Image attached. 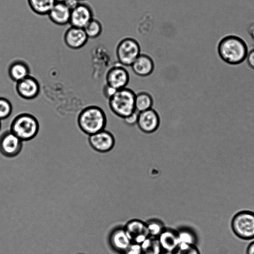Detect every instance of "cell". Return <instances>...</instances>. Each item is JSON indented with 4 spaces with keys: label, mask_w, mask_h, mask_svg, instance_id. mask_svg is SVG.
I'll return each mask as SVG.
<instances>
[{
    "label": "cell",
    "mask_w": 254,
    "mask_h": 254,
    "mask_svg": "<svg viewBox=\"0 0 254 254\" xmlns=\"http://www.w3.org/2000/svg\"><path fill=\"white\" fill-rule=\"evenodd\" d=\"M248 32L251 37L254 41V23L250 25L248 28Z\"/></svg>",
    "instance_id": "34"
},
{
    "label": "cell",
    "mask_w": 254,
    "mask_h": 254,
    "mask_svg": "<svg viewBox=\"0 0 254 254\" xmlns=\"http://www.w3.org/2000/svg\"><path fill=\"white\" fill-rule=\"evenodd\" d=\"M112 248L119 253L124 254L132 243L124 228L113 231L110 238Z\"/></svg>",
    "instance_id": "17"
},
{
    "label": "cell",
    "mask_w": 254,
    "mask_h": 254,
    "mask_svg": "<svg viewBox=\"0 0 254 254\" xmlns=\"http://www.w3.org/2000/svg\"><path fill=\"white\" fill-rule=\"evenodd\" d=\"M179 245L187 244L196 245V238L191 231L188 230H181L177 232Z\"/></svg>",
    "instance_id": "24"
},
{
    "label": "cell",
    "mask_w": 254,
    "mask_h": 254,
    "mask_svg": "<svg viewBox=\"0 0 254 254\" xmlns=\"http://www.w3.org/2000/svg\"><path fill=\"white\" fill-rule=\"evenodd\" d=\"M247 254H254V241L248 245L247 249Z\"/></svg>",
    "instance_id": "33"
},
{
    "label": "cell",
    "mask_w": 254,
    "mask_h": 254,
    "mask_svg": "<svg viewBox=\"0 0 254 254\" xmlns=\"http://www.w3.org/2000/svg\"><path fill=\"white\" fill-rule=\"evenodd\" d=\"M140 245L142 254H161L162 249L156 237L149 236Z\"/></svg>",
    "instance_id": "22"
},
{
    "label": "cell",
    "mask_w": 254,
    "mask_h": 254,
    "mask_svg": "<svg viewBox=\"0 0 254 254\" xmlns=\"http://www.w3.org/2000/svg\"><path fill=\"white\" fill-rule=\"evenodd\" d=\"M23 146V141L9 130L4 131L0 135V153L9 158L18 155Z\"/></svg>",
    "instance_id": "7"
},
{
    "label": "cell",
    "mask_w": 254,
    "mask_h": 254,
    "mask_svg": "<svg viewBox=\"0 0 254 254\" xmlns=\"http://www.w3.org/2000/svg\"><path fill=\"white\" fill-rule=\"evenodd\" d=\"M161 254H173V252H162Z\"/></svg>",
    "instance_id": "35"
},
{
    "label": "cell",
    "mask_w": 254,
    "mask_h": 254,
    "mask_svg": "<svg viewBox=\"0 0 254 254\" xmlns=\"http://www.w3.org/2000/svg\"><path fill=\"white\" fill-rule=\"evenodd\" d=\"M138 113L136 111L128 116L123 119L125 123L128 126H132L136 125Z\"/></svg>",
    "instance_id": "28"
},
{
    "label": "cell",
    "mask_w": 254,
    "mask_h": 254,
    "mask_svg": "<svg viewBox=\"0 0 254 254\" xmlns=\"http://www.w3.org/2000/svg\"><path fill=\"white\" fill-rule=\"evenodd\" d=\"M124 254H142L140 245L132 243Z\"/></svg>",
    "instance_id": "29"
},
{
    "label": "cell",
    "mask_w": 254,
    "mask_h": 254,
    "mask_svg": "<svg viewBox=\"0 0 254 254\" xmlns=\"http://www.w3.org/2000/svg\"><path fill=\"white\" fill-rule=\"evenodd\" d=\"M132 71L141 77L150 75L154 69L152 59L145 54H140L130 66Z\"/></svg>",
    "instance_id": "15"
},
{
    "label": "cell",
    "mask_w": 254,
    "mask_h": 254,
    "mask_svg": "<svg viewBox=\"0 0 254 254\" xmlns=\"http://www.w3.org/2000/svg\"><path fill=\"white\" fill-rule=\"evenodd\" d=\"M157 238L164 251L173 252L179 246L177 232L164 229Z\"/></svg>",
    "instance_id": "19"
},
{
    "label": "cell",
    "mask_w": 254,
    "mask_h": 254,
    "mask_svg": "<svg viewBox=\"0 0 254 254\" xmlns=\"http://www.w3.org/2000/svg\"><path fill=\"white\" fill-rule=\"evenodd\" d=\"M146 225L149 236L151 237L157 238L164 230L163 224L158 221H150Z\"/></svg>",
    "instance_id": "26"
},
{
    "label": "cell",
    "mask_w": 254,
    "mask_h": 254,
    "mask_svg": "<svg viewBox=\"0 0 254 254\" xmlns=\"http://www.w3.org/2000/svg\"><path fill=\"white\" fill-rule=\"evenodd\" d=\"M88 38L83 28L71 26L65 31L64 40L69 48L77 50L83 47Z\"/></svg>",
    "instance_id": "14"
},
{
    "label": "cell",
    "mask_w": 254,
    "mask_h": 254,
    "mask_svg": "<svg viewBox=\"0 0 254 254\" xmlns=\"http://www.w3.org/2000/svg\"><path fill=\"white\" fill-rule=\"evenodd\" d=\"M154 101L152 95L146 91L135 93L134 99L135 109L138 113L152 108Z\"/></svg>",
    "instance_id": "20"
},
{
    "label": "cell",
    "mask_w": 254,
    "mask_h": 254,
    "mask_svg": "<svg viewBox=\"0 0 254 254\" xmlns=\"http://www.w3.org/2000/svg\"><path fill=\"white\" fill-rule=\"evenodd\" d=\"M15 88L18 95L26 100L36 98L40 91L39 82L30 75L16 82Z\"/></svg>",
    "instance_id": "11"
},
{
    "label": "cell",
    "mask_w": 254,
    "mask_h": 254,
    "mask_svg": "<svg viewBox=\"0 0 254 254\" xmlns=\"http://www.w3.org/2000/svg\"></svg>",
    "instance_id": "39"
},
{
    "label": "cell",
    "mask_w": 254,
    "mask_h": 254,
    "mask_svg": "<svg viewBox=\"0 0 254 254\" xmlns=\"http://www.w3.org/2000/svg\"><path fill=\"white\" fill-rule=\"evenodd\" d=\"M135 92L127 87L116 90L108 99L111 111L122 119L128 116L135 111Z\"/></svg>",
    "instance_id": "3"
},
{
    "label": "cell",
    "mask_w": 254,
    "mask_h": 254,
    "mask_svg": "<svg viewBox=\"0 0 254 254\" xmlns=\"http://www.w3.org/2000/svg\"><path fill=\"white\" fill-rule=\"evenodd\" d=\"M39 130V124L36 118L29 113H21L12 121L9 130L23 142L34 138Z\"/></svg>",
    "instance_id": "4"
},
{
    "label": "cell",
    "mask_w": 254,
    "mask_h": 254,
    "mask_svg": "<svg viewBox=\"0 0 254 254\" xmlns=\"http://www.w3.org/2000/svg\"><path fill=\"white\" fill-rule=\"evenodd\" d=\"M173 254H200L195 245L180 244L173 252Z\"/></svg>",
    "instance_id": "27"
},
{
    "label": "cell",
    "mask_w": 254,
    "mask_h": 254,
    "mask_svg": "<svg viewBox=\"0 0 254 254\" xmlns=\"http://www.w3.org/2000/svg\"><path fill=\"white\" fill-rule=\"evenodd\" d=\"M83 29L88 38L94 39L101 35L102 25L99 20L93 18Z\"/></svg>",
    "instance_id": "23"
},
{
    "label": "cell",
    "mask_w": 254,
    "mask_h": 254,
    "mask_svg": "<svg viewBox=\"0 0 254 254\" xmlns=\"http://www.w3.org/2000/svg\"><path fill=\"white\" fill-rule=\"evenodd\" d=\"M246 60L249 66L254 70V48L249 50Z\"/></svg>",
    "instance_id": "30"
},
{
    "label": "cell",
    "mask_w": 254,
    "mask_h": 254,
    "mask_svg": "<svg viewBox=\"0 0 254 254\" xmlns=\"http://www.w3.org/2000/svg\"><path fill=\"white\" fill-rule=\"evenodd\" d=\"M12 111L11 102L4 97H0V120L7 119Z\"/></svg>",
    "instance_id": "25"
},
{
    "label": "cell",
    "mask_w": 254,
    "mask_h": 254,
    "mask_svg": "<svg viewBox=\"0 0 254 254\" xmlns=\"http://www.w3.org/2000/svg\"><path fill=\"white\" fill-rule=\"evenodd\" d=\"M116 53L119 64L124 66H130L141 54L140 47L134 39L125 38L118 43Z\"/></svg>",
    "instance_id": "6"
},
{
    "label": "cell",
    "mask_w": 254,
    "mask_h": 254,
    "mask_svg": "<svg viewBox=\"0 0 254 254\" xmlns=\"http://www.w3.org/2000/svg\"><path fill=\"white\" fill-rule=\"evenodd\" d=\"M93 18V12L89 5L80 3L71 11L69 24L71 26L84 28Z\"/></svg>",
    "instance_id": "12"
},
{
    "label": "cell",
    "mask_w": 254,
    "mask_h": 254,
    "mask_svg": "<svg viewBox=\"0 0 254 254\" xmlns=\"http://www.w3.org/2000/svg\"><path fill=\"white\" fill-rule=\"evenodd\" d=\"M1 121L0 120V130L1 129Z\"/></svg>",
    "instance_id": "37"
},
{
    "label": "cell",
    "mask_w": 254,
    "mask_h": 254,
    "mask_svg": "<svg viewBox=\"0 0 254 254\" xmlns=\"http://www.w3.org/2000/svg\"><path fill=\"white\" fill-rule=\"evenodd\" d=\"M124 229L131 242L133 243L141 244L150 236L146 223L139 220L129 221Z\"/></svg>",
    "instance_id": "13"
},
{
    "label": "cell",
    "mask_w": 254,
    "mask_h": 254,
    "mask_svg": "<svg viewBox=\"0 0 254 254\" xmlns=\"http://www.w3.org/2000/svg\"><path fill=\"white\" fill-rule=\"evenodd\" d=\"M234 234L243 240L254 239V212L242 210L236 213L231 222Z\"/></svg>",
    "instance_id": "5"
},
{
    "label": "cell",
    "mask_w": 254,
    "mask_h": 254,
    "mask_svg": "<svg viewBox=\"0 0 254 254\" xmlns=\"http://www.w3.org/2000/svg\"><path fill=\"white\" fill-rule=\"evenodd\" d=\"M65 0H56V2H64Z\"/></svg>",
    "instance_id": "36"
},
{
    "label": "cell",
    "mask_w": 254,
    "mask_h": 254,
    "mask_svg": "<svg viewBox=\"0 0 254 254\" xmlns=\"http://www.w3.org/2000/svg\"><path fill=\"white\" fill-rule=\"evenodd\" d=\"M71 10L64 2H56L48 15L52 22L58 25L69 23Z\"/></svg>",
    "instance_id": "16"
},
{
    "label": "cell",
    "mask_w": 254,
    "mask_h": 254,
    "mask_svg": "<svg viewBox=\"0 0 254 254\" xmlns=\"http://www.w3.org/2000/svg\"><path fill=\"white\" fill-rule=\"evenodd\" d=\"M77 124L83 132L90 135L105 129L107 118L102 108L97 106H90L79 113Z\"/></svg>",
    "instance_id": "2"
},
{
    "label": "cell",
    "mask_w": 254,
    "mask_h": 254,
    "mask_svg": "<svg viewBox=\"0 0 254 254\" xmlns=\"http://www.w3.org/2000/svg\"><path fill=\"white\" fill-rule=\"evenodd\" d=\"M31 10L40 15H48L56 2V0H27Z\"/></svg>",
    "instance_id": "21"
},
{
    "label": "cell",
    "mask_w": 254,
    "mask_h": 254,
    "mask_svg": "<svg viewBox=\"0 0 254 254\" xmlns=\"http://www.w3.org/2000/svg\"><path fill=\"white\" fill-rule=\"evenodd\" d=\"M64 3L71 11L79 5L80 1L78 0H65Z\"/></svg>",
    "instance_id": "32"
},
{
    "label": "cell",
    "mask_w": 254,
    "mask_h": 254,
    "mask_svg": "<svg viewBox=\"0 0 254 254\" xmlns=\"http://www.w3.org/2000/svg\"><path fill=\"white\" fill-rule=\"evenodd\" d=\"M249 49L246 41L235 34L222 37L217 45V52L220 59L230 65H237L246 59Z\"/></svg>",
    "instance_id": "1"
},
{
    "label": "cell",
    "mask_w": 254,
    "mask_h": 254,
    "mask_svg": "<svg viewBox=\"0 0 254 254\" xmlns=\"http://www.w3.org/2000/svg\"><path fill=\"white\" fill-rule=\"evenodd\" d=\"M88 142L95 151L105 153L113 149L115 144V138L111 132L103 129L89 135Z\"/></svg>",
    "instance_id": "9"
},
{
    "label": "cell",
    "mask_w": 254,
    "mask_h": 254,
    "mask_svg": "<svg viewBox=\"0 0 254 254\" xmlns=\"http://www.w3.org/2000/svg\"><path fill=\"white\" fill-rule=\"evenodd\" d=\"M105 78L106 84L119 90L127 87L129 81V74L125 66L119 64L108 70Z\"/></svg>",
    "instance_id": "8"
},
{
    "label": "cell",
    "mask_w": 254,
    "mask_h": 254,
    "mask_svg": "<svg viewBox=\"0 0 254 254\" xmlns=\"http://www.w3.org/2000/svg\"><path fill=\"white\" fill-rule=\"evenodd\" d=\"M160 124L159 115L154 109L138 113L136 125L142 132L146 134L152 133L158 129Z\"/></svg>",
    "instance_id": "10"
},
{
    "label": "cell",
    "mask_w": 254,
    "mask_h": 254,
    "mask_svg": "<svg viewBox=\"0 0 254 254\" xmlns=\"http://www.w3.org/2000/svg\"><path fill=\"white\" fill-rule=\"evenodd\" d=\"M116 90H117L105 84L103 88V93L104 96L109 99L115 93Z\"/></svg>",
    "instance_id": "31"
},
{
    "label": "cell",
    "mask_w": 254,
    "mask_h": 254,
    "mask_svg": "<svg viewBox=\"0 0 254 254\" xmlns=\"http://www.w3.org/2000/svg\"><path fill=\"white\" fill-rule=\"evenodd\" d=\"M79 0L80 1H82V0Z\"/></svg>",
    "instance_id": "38"
},
{
    "label": "cell",
    "mask_w": 254,
    "mask_h": 254,
    "mask_svg": "<svg viewBox=\"0 0 254 254\" xmlns=\"http://www.w3.org/2000/svg\"><path fill=\"white\" fill-rule=\"evenodd\" d=\"M30 69L28 64L21 60L12 62L9 65L8 74L10 78L17 82L30 75Z\"/></svg>",
    "instance_id": "18"
}]
</instances>
